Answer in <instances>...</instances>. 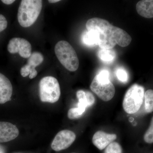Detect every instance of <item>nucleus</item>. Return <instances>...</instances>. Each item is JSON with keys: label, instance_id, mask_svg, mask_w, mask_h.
Masks as SVG:
<instances>
[{"label": "nucleus", "instance_id": "obj_17", "mask_svg": "<svg viewBox=\"0 0 153 153\" xmlns=\"http://www.w3.org/2000/svg\"><path fill=\"white\" fill-rule=\"evenodd\" d=\"M44 57L41 53L39 52H35L32 53L30 57L28 58L27 64L36 68L43 62Z\"/></svg>", "mask_w": 153, "mask_h": 153}, {"label": "nucleus", "instance_id": "obj_14", "mask_svg": "<svg viewBox=\"0 0 153 153\" xmlns=\"http://www.w3.org/2000/svg\"><path fill=\"white\" fill-rule=\"evenodd\" d=\"M136 10L142 17L147 19L153 18V0H142L137 3Z\"/></svg>", "mask_w": 153, "mask_h": 153}, {"label": "nucleus", "instance_id": "obj_19", "mask_svg": "<svg viewBox=\"0 0 153 153\" xmlns=\"http://www.w3.org/2000/svg\"><path fill=\"white\" fill-rule=\"evenodd\" d=\"M20 72L23 77H26L29 75V77L31 79L36 77L38 74V72L36 71V68H33L27 64L22 66Z\"/></svg>", "mask_w": 153, "mask_h": 153}, {"label": "nucleus", "instance_id": "obj_6", "mask_svg": "<svg viewBox=\"0 0 153 153\" xmlns=\"http://www.w3.org/2000/svg\"><path fill=\"white\" fill-rule=\"evenodd\" d=\"M90 88L94 93L104 101L112 99L115 93V88L111 81L99 82L95 77L91 84Z\"/></svg>", "mask_w": 153, "mask_h": 153}, {"label": "nucleus", "instance_id": "obj_29", "mask_svg": "<svg viewBox=\"0 0 153 153\" xmlns=\"http://www.w3.org/2000/svg\"></svg>", "mask_w": 153, "mask_h": 153}, {"label": "nucleus", "instance_id": "obj_8", "mask_svg": "<svg viewBox=\"0 0 153 153\" xmlns=\"http://www.w3.org/2000/svg\"><path fill=\"white\" fill-rule=\"evenodd\" d=\"M7 50L11 54L19 53L23 58H28L32 54V46L30 42L24 38H12L7 46Z\"/></svg>", "mask_w": 153, "mask_h": 153}, {"label": "nucleus", "instance_id": "obj_22", "mask_svg": "<svg viewBox=\"0 0 153 153\" xmlns=\"http://www.w3.org/2000/svg\"><path fill=\"white\" fill-rule=\"evenodd\" d=\"M95 77L98 81L100 82H108L110 81L109 79V73L106 70H102Z\"/></svg>", "mask_w": 153, "mask_h": 153}, {"label": "nucleus", "instance_id": "obj_26", "mask_svg": "<svg viewBox=\"0 0 153 153\" xmlns=\"http://www.w3.org/2000/svg\"><path fill=\"white\" fill-rule=\"evenodd\" d=\"M1 1L5 4L10 5L13 3L15 1L14 0H2Z\"/></svg>", "mask_w": 153, "mask_h": 153}, {"label": "nucleus", "instance_id": "obj_12", "mask_svg": "<svg viewBox=\"0 0 153 153\" xmlns=\"http://www.w3.org/2000/svg\"><path fill=\"white\" fill-rule=\"evenodd\" d=\"M13 91V86L10 80L0 73V104H4L11 100Z\"/></svg>", "mask_w": 153, "mask_h": 153}, {"label": "nucleus", "instance_id": "obj_4", "mask_svg": "<svg viewBox=\"0 0 153 153\" xmlns=\"http://www.w3.org/2000/svg\"><path fill=\"white\" fill-rule=\"evenodd\" d=\"M144 88L141 85L134 84L126 92L123 106L127 113L133 114L139 110L144 98Z\"/></svg>", "mask_w": 153, "mask_h": 153}, {"label": "nucleus", "instance_id": "obj_15", "mask_svg": "<svg viewBox=\"0 0 153 153\" xmlns=\"http://www.w3.org/2000/svg\"><path fill=\"white\" fill-rule=\"evenodd\" d=\"M82 41L83 43L88 46L92 47L98 45L99 37L98 33L94 31H88L82 36Z\"/></svg>", "mask_w": 153, "mask_h": 153}, {"label": "nucleus", "instance_id": "obj_25", "mask_svg": "<svg viewBox=\"0 0 153 153\" xmlns=\"http://www.w3.org/2000/svg\"><path fill=\"white\" fill-rule=\"evenodd\" d=\"M86 94V97H87L88 101L89 104V107L92 106L94 102H95V99L94 96L91 92L88 91H85Z\"/></svg>", "mask_w": 153, "mask_h": 153}, {"label": "nucleus", "instance_id": "obj_27", "mask_svg": "<svg viewBox=\"0 0 153 153\" xmlns=\"http://www.w3.org/2000/svg\"><path fill=\"white\" fill-rule=\"evenodd\" d=\"M60 0H49L48 1L50 3H55L60 1Z\"/></svg>", "mask_w": 153, "mask_h": 153}, {"label": "nucleus", "instance_id": "obj_7", "mask_svg": "<svg viewBox=\"0 0 153 153\" xmlns=\"http://www.w3.org/2000/svg\"><path fill=\"white\" fill-rule=\"evenodd\" d=\"M76 137L74 132L68 130L61 131L55 136L51 144V148L57 152L66 149L74 143Z\"/></svg>", "mask_w": 153, "mask_h": 153}, {"label": "nucleus", "instance_id": "obj_23", "mask_svg": "<svg viewBox=\"0 0 153 153\" xmlns=\"http://www.w3.org/2000/svg\"><path fill=\"white\" fill-rule=\"evenodd\" d=\"M116 75L121 82H126L128 79V75L126 71L123 68H119L116 71Z\"/></svg>", "mask_w": 153, "mask_h": 153}, {"label": "nucleus", "instance_id": "obj_28", "mask_svg": "<svg viewBox=\"0 0 153 153\" xmlns=\"http://www.w3.org/2000/svg\"><path fill=\"white\" fill-rule=\"evenodd\" d=\"M0 153H2V152H1V150H0Z\"/></svg>", "mask_w": 153, "mask_h": 153}, {"label": "nucleus", "instance_id": "obj_18", "mask_svg": "<svg viewBox=\"0 0 153 153\" xmlns=\"http://www.w3.org/2000/svg\"><path fill=\"white\" fill-rule=\"evenodd\" d=\"M145 108L146 112L150 113L153 111V90L149 89L144 94Z\"/></svg>", "mask_w": 153, "mask_h": 153}, {"label": "nucleus", "instance_id": "obj_16", "mask_svg": "<svg viewBox=\"0 0 153 153\" xmlns=\"http://www.w3.org/2000/svg\"><path fill=\"white\" fill-rule=\"evenodd\" d=\"M99 58L106 63H111L116 58V53L112 49H101L98 53Z\"/></svg>", "mask_w": 153, "mask_h": 153}, {"label": "nucleus", "instance_id": "obj_9", "mask_svg": "<svg viewBox=\"0 0 153 153\" xmlns=\"http://www.w3.org/2000/svg\"><path fill=\"white\" fill-rule=\"evenodd\" d=\"M19 129L10 123L0 122V143L7 142L16 138Z\"/></svg>", "mask_w": 153, "mask_h": 153}, {"label": "nucleus", "instance_id": "obj_2", "mask_svg": "<svg viewBox=\"0 0 153 153\" xmlns=\"http://www.w3.org/2000/svg\"><path fill=\"white\" fill-rule=\"evenodd\" d=\"M41 0H22L19 8L18 20L23 27H30L35 23L41 13Z\"/></svg>", "mask_w": 153, "mask_h": 153}, {"label": "nucleus", "instance_id": "obj_11", "mask_svg": "<svg viewBox=\"0 0 153 153\" xmlns=\"http://www.w3.org/2000/svg\"><path fill=\"white\" fill-rule=\"evenodd\" d=\"M117 137L115 134H108L99 131L94 134L92 141L93 144L98 149L102 150L116 139Z\"/></svg>", "mask_w": 153, "mask_h": 153}, {"label": "nucleus", "instance_id": "obj_20", "mask_svg": "<svg viewBox=\"0 0 153 153\" xmlns=\"http://www.w3.org/2000/svg\"><path fill=\"white\" fill-rule=\"evenodd\" d=\"M122 148L119 143L117 142L111 143L105 149L104 153H122Z\"/></svg>", "mask_w": 153, "mask_h": 153}, {"label": "nucleus", "instance_id": "obj_24", "mask_svg": "<svg viewBox=\"0 0 153 153\" xmlns=\"http://www.w3.org/2000/svg\"><path fill=\"white\" fill-rule=\"evenodd\" d=\"M7 21L5 17L0 14V33L5 30L7 27Z\"/></svg>", "mask_w": 153, "mask_h": 153}, {"label": "nucleus", "instance_id": "obj_3", "mask_svg": "<svg viewBox=\"0 0 153 153\" xmlns=\"http://www.w3.org/2000/svg\"><path fill=\"white\" fill-rule=\"evenodd\" d=\"M55 55L61 64L70 71H76L79 66V61L75 50L68 42L61 41L55 47Z\"/></svg>", "mask_w": 153, "mask_h": 153}, {"label": "nucleus", "instance_id": "obj_13", "mask_svg": "<svg viewBox=\"0 0 153 153\" xmlns=\"http://www.w3.org/2000/svg\"><path fill=\"white\" fill-rule=\"evenodd\" d=\"M112 33L113 37L116 44L120 47H126L130 44L131 37L125 30L113 26Z\"/></svg>", "mask_w": 153, "mask_h": 153}, {"label": "nucleus", "instance_id": "obj_10", "mask_svg": "<svg viewBox=\"0 0 153 153\" xmlns=\"http://www.w3.org/2000/svg\"><path fill=\"white\" fill-rule=\"evenodd\" d=\"M76 95L78 100L77 107L69 110V114L74 119L79 118L85 112L86 108L89 107L85 91H78L76 92Z\"/></svg>", "mask_w": 153, "mask_h": 153}, {"label": "nucleus", "instance_id": "obj_21", "mask_svg": "<svg viewBox=\"0 0 153 153\" xmlns=\"http://www.w3.org/2000/svg\"><path fill=\"white\" fill-rule=\"evenodd\" d=\"M144 140L147 143H153V117L151 120L150 125L144 134Z\"/></svg>", "mask_w": 153, "mask_h": 153}, {"label": "nucleus", "instance_id": "obj_1", "mask_svg": "<svg viewBox=\"0 0 153 153\" xmlns=\"http://www.w3.org/2000/svg\"><path fill=\"white\" fill-rule=\"evenodd\" d=\"M88 31H94L98 33L99 37L98 46L101 49H112L116 44L113 37V25L109 22L100 18L89 19L86 22Z\"/></svg>", "mask_w": 153, "mask_h": 153}, {"label": "nucleus", "instance_id": "obj_5", "mask_svg": "<svg viewBox=\"0 0 153 153\" xmlns=\"http://www.w3.org/2000/svg\"><path fill=\"white\" fill-rule=\"evenodd\" d=\"M39 93L41 101L43 102L55 103L59 100L60 88L59 82L52 76L43 77L39 83Z\"/></svg>", "mask_w": 153, "mask_h": 153}]
</instances>
